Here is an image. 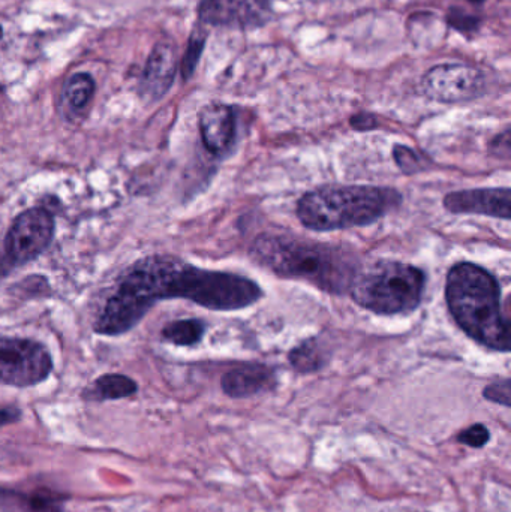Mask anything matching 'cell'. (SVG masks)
Masks as SVG:
<instances>
[{
  "label": "cell",
  "instance_id": "1",
  "mask_svg": "<svg viewBox=\"0 0 511 512\" xmlns=\"http://www.w3.org/2000/svg\"><path fill=\"white\" fill-rule=\"evenodd\" d=\"M173 298L218 312H231L257 303L263 298V289L239 274L204 270L174 256H147L120 276L116 289L96 316L95 333H128L158 301Z\"/></svg>",
  "mask_w": 511,
  "mask_h": 512
},
{
  "label": "cell",
  "instance_id": "23",
  "mask_svg": "<svg viewBox=\"0 0 511 512\" xmlns=\"http://www.w3.org/2000/svg\"><path fill=\"white\" fill-rule=\"evenodd\" d=\"M21 411L17 406H5L0 408V427L9 426V424L20 421Z\"/></svg>",
  "mask_w": 511,
  "mask_h": 512
},
{
  "label": "cell",
  "instance_id": "22",
  "mask_svg": "<svg viewBox=\"0 0 511 512\" xmlns=\"http://www.w3.org/2000/svg\"><path fill=\"white\" fill-rule=\"evenodd\" d=\"M393 155H395L396 164L404 173L413 174L422 168L416 152L411 150L410 147L396 146Z\"/></svg>",
  "mask_w": 511,
  "mask_h": 512
},
{
  "label": "cell",
  "instance_id": "13",
  "mask_svg": "<svg viewBox=\"0 0 511 512\" xmlns=\"http://www.w3.org/2000/svg\"><path fill=\"white\" fill-rule=\"evenodd\" d=\"M276 385L273 369L264 364H245L225 373L221 379L222 391L231 399H248L270 391Z\"/></svg>",
  "mask_w": 511,
  "mask_h": 512
},
{
  "label": "cell",
  "instance_id": "7",
  "mask_svg": "<svg viewBox=\"0 0 511 512\" xmlns=\"http://www.w3.org/2000/svg\"><path fill=\"white\" fill-rule=\"evenodd\" d=\"M422 89L432 101L461 104L486 92V77L479 68L467 63H443L426 72Z\"/></svg>",
  "mask_w": 511,
  "mask_h": 512
},
{
  "label": "cell",
  "instance_id": "20",
  "mask_svg": "<svg viewBox=\"0 0 511 512\" xmlns=\"http://www.w3.org/2000/svg\"><path fill=\"white\" fill-rule=\"evenodd\" d=\"M491 441V430L485 424H473L458 435L459 444L470 448H483Z\"/></svg>",
  "mask_w": 511,
  "mask_h": 512
},
{
  "label": "cell",
  "instance_id": "14",
  "mask_svg": "<svg viewBox=\"0 0 511 512\" xmlns=\"http://www.w3.org/2000/svg\"><path fill=\"white\" fill-rule=\"evenodd\" d=\"M96 92V83L87 72L71 75L63 84L62 110L68 119L74 120L83 116L92 102Z\"/></svg>",
  "mask_w": 511,
  "mask_h": 512
},
{
  "label": "cell",
  "instance_id": "12",
  "mask_svg": "<svg viewBox=\"0 0 511 512\" xmlns=\"http://www.w3.org/2000/svg\"><path fill=\"white\" fill-rule=\"evenodd\" d=\"M449 212L467 215H485L495 219H511V192L509 188L471 189L452 192L444 198Z\"/></svg>",
  "mask_w": 511,
  "mask_h": 512
},
{
  "label": "cell",
  "instance_id": "16",
  "mask_svg": "<svg viewBox=\"0 0 511 512\" xmlns=\"http://www.w3.org/2000/svg\"><path fill=\"white\" fill-rule=\"evenodd\" d=\"M288 360L297 372L314 373L327 363V355L318 340L309 339L297 348L291 349Z\"/></svg>",
  "mask_w": 511,
  "mask_h": 512
},
{
  "label": "cell",
  "instance_id": "8",
  "mask_svg": "<svg viewBox=\"0 0 511 512\" xmlns=\"http://www.w3.org/2000/svg\"><path fill=\"white\" fill-rule=\"evenodd\" d=\"M54 218L50 210L33 207L12 222L5 239V251L15 265H24L44 254L53 240Z\"/></svg>",
  "mask_w": 511,
  "mask_h": 512
},
{
  "label": "cell",
  "instance_id": "18",
  "mask_svg": "<svg viewBox=\"0 0 511 512\" xmlns=\"http://www.w3.org/2000/svg\"><path fill=\"white\" fill-rule=\"evenodd\" d=\"M14 502V512H60L59 496L48 492H36L32 495H17L8 493Z\"/></svg>",
  "mask_w": 511,
  "mask_h": 512
},
{
  "label": "cell",
  "instance_id": "4",
  "mask_svg": "<svg viewBox=\"0 0 511 512\" xmlns=\"http://www.w3.org/2000/svg\"><path fill=\"white\" fill-rule=\"evenodd\" d=\"M401 203L402 195L392 188L327 185L300 198L297 216L308 230H350L380 221Z\"/></svg>",
  "mask_w": 511,
  "mask_h": 512
},
{
  "label": "cell",
  "instance_id": "11",
  "mask_svg": "<svg viewBox=\"0 0 511 512\" xmlns=\"http://www.w3.org/2000/svg\"><path fill=\"white\" fill-rule=\"evenodd\" d=\"M201 140L212 155L224 158L234 149L237 137L236 110L231 105L212 102L198 117Z\"/></svg>",
  "mask_w": 511,
  "mask_h": 512
},
{
  "label": "cell",
  "instance_id": "10",
  "mask_svg": "<svg viewBox=\"0 0 511 512\" xmlns=\"http://www.w3.org/2000/svg\"><path fill=\"white\" fill-rule=\"evenodd\" d=\"M177 48L171 39H162L153 47L147 57L146 66L141 74L138 93L146 102L161 101L171 87L177 74Z\"/></svg>",
  "mask_w": 511,
  "mask_h": 512
},
{
  "label": "cell",
  "instance_id": "21",
  "mask_svg": "<svg viewBox=\"0 0 511 512\" xmlns=\"http://www.w3.org/2000/svg\"><path fill=\"white\" fill-rule=\"evenodd\" d=\"M483 397L489 402L498 403V405L511 406V384L510 379L494 382L483 390Z\"/></svg>",
  "mask_w": 511,
  "mask_h": 512
},
{
  "label": "cell",
  "instance_id": "6",
  "mask_svg": "<svg viewBox=\"0 0 511 512\" xmlns=\"http://www.w3.org/2000/svg\"><path fill=\"white\" fill-rule=\"evenodd\" d=\"M53 370V358L42 343L0 336V385L26 388L41 384Z\"/></svg>",
  "mask_w": 511,
  "mask_h": 512
},
{
  "label": "cell",
  "instance_id": "2",
  "mask_svg": "<svg viewBox=\"0 0 511 512\" xmlns=\"http://www.w3.org/2000/svg\"><path fill=\"white\" fill-rule=\"evenodd\" d=\"M249 254L276 276L305 280L327 294H345L359 268L356 258L344 248L288 233L261 234Z\"/></svg>",
  "mask_w": 511,
  "mask_h": 512
},
{
  "label": "cell",
  "instance_id": "15",
  "mask_svg": "<svg viewBox=\"0 0 511 512\" xmlns=\"http://www.w3.org/2000/svg\"><path fill=\"white\" fill-rule=\"evenodd\" d=\"M138 385L134 379L120 373H107L93 382L92 387L84 393L87 400H119L134 396L137 393Z\"/></svg>",
  "mask_w": 511,
  "mask_h": 512
},
{
  "label": "cell",
  "instance_id": "25",
  "mask_svg": "<svg viewBox=\"0 0 511 512\" xmlns=\"http://www.w3.org/2000/svg\"><path fill=\"white\" fill-rule=\"evenodd\" d=\"M261 2H263L264 5L269 6V8H272L273 3L278 2V0H261Z\"/></svg>",
  "mask_w": 511,
  "mask_h": 512
},
{
  "label": "cell",
  "instance_id": "26",
  "mask_svg": "<svg viewBox=\"0 0 511 512\" xmlns=\"http://www.w3.org/2000/svg\"><path fill=\"white\" fill-rule=\"evenodd\" d=\"M3 38V29H2V26H0V39Z\"/></svg>",
  "mask_w": 511,
  "mask_h": 512
},
{
  "label": "cell",
  "instance_id": "19",
  "mask_svg": "<svg viewBox=\"0 0 511 512\" xmlns=\"http://www.w3.org/2000/svg\"><path fill=\"white\" fill-rule=\"evenodd\" d=\"M207 32L204 27L195 26L192 30L191 38H189L188 48H186L185 56H183L180 71H182L183 80H189L197 68L198 60L203 53L204 44H206Z\"/></svg>",
  "mask_w": 511,
  "mask_h": 512
},
{
  "label": "cell",
  "instance_id": "9",
  "mask_svg": "<svg viewBox=\"0 0 511 512\" xmlns=\"http://www.w3.org/2000/svg\"><path fill=\"white\" fill-rule=\"evenodd\" d=\"M269 6L261 0H201L198 26L252 29L270 17Z\"/></svg>",
  "mask_w": 511,
  "mask_h": 512
},
{
  "label": "cell",
  "instance_id": "5",
  "mask_svg": "<svg viewBox=\"0 0 511 512\" xmlns=\"http://www.w3.org/2000/svg\"><path fill=\"white\" fill-rule=\"evenodd\" d=\"M426 276L407 262L381 259L357 268L348 292L363 309L377 315H407L419 307Z\"/></svg>",
  "mask_w": 511,
  "mask_h": 512
},
{
  "label": "cell",
  "instance_id": "17",
  "mask_svg": "<svg viewBox=\"0 0 511 512\" xmlns=\"http://www.w3.org/2000/svg\"><path fill=\"white\" fill-rule=\"evenodd\" d=\"M206 333V325L198 319H180L165 325L162 336L177 346L197 345Z\"/></svg>",
  "mask_w": 511,
  "mask_h": 512
},
{
  "label": "cell",
  "instance_id": "3",
  "mask_svg": "<svg viewBox=\"0 0 511 512\" xmlns=\"http://www.w3.org/2000/svg\"><path fill=\"white\" fill-rule=\"evenodd\" d=\"M446 301L461 330L485 348L510 351V321L497 279L480 265L459 262L447 273Z\"/></svg>",
  "mask_w": 511,
  "mask_h": 512
},
{
  "label": "cell",
  "instance_id": "24",
  "mask_svg": "<svg viewBox=\"0 0 511 512\" xmlns=\"http://www.w3.org/2000/svg\"><path fill=\"white\" fill-rule=\"evenodd\" d=\"M357 119L363 120V123H353L354 128L371 129L375 126V123L372 122L371 116H366V114H363V116H357Z\"/></svg>",
  "mask_w": 511,
  "mask_h": 512
}]
</instances>
